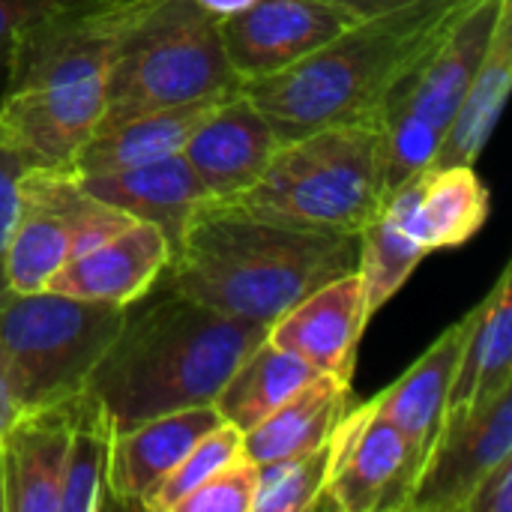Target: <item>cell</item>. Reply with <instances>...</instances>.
I'll return each instance as SVG.
<instances>
[{
  "label": "cell",
  "mask_w": 512,
  "mask_h": 512,
  "mask_svg": "<svg viewBox=\"0 0 512 512\" xmlns=\"http://www.w3.org/2000/svg\"><path fill=\"white\" fill-rule=\"evenodd\" d=\"M357 267V237L294 228L237 201H207L171 255V288L270 327L318 285Z\"/></svg>",
  "instance_id": "6da1fadb"
},
{
  "label": "cell",
  "mask_w": 512,
  "mask_h": 512,
  "mask_svg": "<svg viewBox=\"0 0 512 512\" xmlns=\"http://www.w3.org/2000/svg\"><path fill=\"white\" fill-rule=\"evenodd\" d=\"M474 0H417L357 18L339 36L240 90L261 108L279 141L327 126H375L393 87L435 48Z\"/></svg>",
  "instance_id": "7a4b0ae2"
},
{
  "label": "cell",
  "mask_w": 512,
  "mask_h": 512,
  "mask_svg": "<svg viewBox=\"0 0 512 512\" xmlns=\"http://www.w3.org/2000/svg\"><path fill=\"white\" fill-rule=\"evenodd\" d=\"M264 336V324L174 291L138 315L126 312L84 393L99 402L114 435L150 417L213 405L225 378Z\"/></svg>",
  "instance_id": "3957f363"
},
{
  "label": "cell",
  "mask_w": 512,
  "mask_h": 512,
  "mask_svg": "<svg viewBox=\"0 0 512 512\" xmlns=\"http://www.w3.org/2000/svg\"><path fill=\"white\" fill-rule=\"evenodd\" d=\"M141 0L54 18L18 36L6 60L0 147L42 168L72 165L93 138L114 36Z\"/></svg>",
  "instance_id": "277c9868"
},
{
  "label": "cell",
  "mask_w": 512,
  "mask_h": 512,
  "mask_svg": "<svg viewBox=\"0 0 512 512\" xmlns=\"http://www.w3.org/2000/svg\"><path fill=\"white\" fill-rule=\"evenodd\" d=\"M231 90L240 78L222 51L219 18L195 0H141L114 36L96 132Z\"/></svg>",
  "instance_id": "5b68a950"
},
{
  "label": "cell",
  "mask_w": 512,
  "mask_h": 512,
  "mask_svg": "<svg viewBox=\"0 0 512 512\" xmlns=\"http://www.w3.org/2000/svg\"><path fill=\"white\" fill-rule=\"evenodd\" d=\"M384 201L378 126H327L285 141L258 183L237 198L246 210L324 234H351Z\"/></svg>",
  "instance_id": "8992f818"
},
{
  "label": "cell",
  "mask_w": 512,
  "mask_h": 512,
  "mask_svg": "<svg viewBox=\"0 0 512 512\" xmlns=\"http://www.w3.org/2000/svg\"><path fill=\"white\" fill-rule=\"evenodd\" d=\"M132 306L0 291V354L24 411L78 396Z\"/></svg>",
  "instance_id": "52a82bcc"
},
{
  "label": "cell",
  "mask_w": 512,
  "mask_h": 512,
  "mask_svg": "<svg viewBox=\"0 0 512 512\" xmlns=\"http://www.w3.org/2000/svg\"><path fill=\"white\" fill-rule=\"evenodd\" d=\"M15 192L18 207L6 243V288L18 294L42 291L66 261L138 222L90 195L66 165L24 168Z\"/></svg>",
  "instance_id": "ba28073f"
},
{
  "label": "cell",
  "mask_w": 512,
  "mask_h": 512,
  "mask_svg": "<svg viewBox=\"0 0 512 512\" xmlns=\"http://www.w3.org/2000/svg\"><path fill=\"white\" fill-rule=\"evenodd\" d=\"M423 456L372 402L348 408L330 435V468L315 510L408 512Z\"/></svg>",
  "instance_id": "9c48e42d"
},
{
  "label": "cell",
  "mask_w": 512,
  "mask_h": 512,
  "mask_svg": "<svg viewBox=\"0 0 512 512\" xmlns=\"http://www.w3.org/2000/svg\"><path fill=\"white\" fill-rule=\"evenodd\" d=\"M354 21L348 9L327 0H255L219 21V39L234 75L246 84L285 72Z\"/></svg>",
  "instance_id": "30bf717a"
},
{
  "label": "cell",
  "mask_w": 512,
  "mask_h": 512,
  "mask_svg": "<svg viewBox=\"0 0 512 512\" xmlns=\"http://www.w3.org/2000/svg\"><path fill=\"white\" fill-rule=\"evenodd\" d=\"M507 456H512V387L444 420L408 512H459L471 489Z\"/></svg>",
  "instance_id": "8fae6325"
},
{
  "label": "cell",
  "mask_w": 512,
  "mask_h": 512,
  "mask_svg": "<svg viewBox=\"0 0 512 512\" xmlns=\"http://www.w3.org/2000/svg\"><path fill=\"white\" fill-rule=\"evenodd\" d=\"M279 147L282 141L261 108L234 90L192 132L183 159L213 201H237L258 183Z\"/></svg>",
  "instance_id": "7c38bea8"
},
{
  "label": "cell",
  "mask_w": 512,
  "mask_h": 512,
  "mask_svg": "<svg viewBox=\"0 0 512 512\" xmlns=\"http://www.w3.org/2000/svg\"><path fill=\"white\" fill-rule=\"evenodd\" d=\"M369 324L363 282L357 267L318 285L288 312H282L270 327L267 339L300 360L315 372L351 381L357 363V345Z\"/></svg>",
  "instance_id": "4fadbf2b"
},
{
  "label": "cell",
  "mask_w": 512,
  "mask_h": 512,
  "mask_svg": "<svg viewBox=\"0 0 512 512\" xmlns=\"http://www.w3.org/2000/svg\"><path fill=\"white\" fill-rule=\"evenodd\" d=\"M171 246L150 222H132L99 246L66 261L45 285V291L75 300L132 306L168 270Z\"/></svg>",
  "instance_id": "5bb4252c"
},
{
  "label": "cell",
  "mask_w": 512,
  "mask_h": 512,
  "mask_svg": "<svg viewBox=\"0 0 512 512\" xmlns=\"http://www.w3.org/2000/svg\"><path fill=\"white\" fill-rule=\"evenodd\" d=\"M216 423H222L216 408L201 405L150 417L117 432L111 441L105 477L108 504L123 510H147L162 480L174 471L186 450Z\"/></svg>",
  "instance_id": "9a60e30c"
},
{
  "label": "cell",
  "mask_w": 512,
  "mask_h": 512,
  "mask_svg": "<svg viewBox=\"0 0 512 512\" xmlns=\"http://www.w3.org/2000/svg\"><path fill=\"white\" fill-rule=\"evenodd\" d=\"M504 3L507 0H474L387 99H396L438 129H447L492 42Z\"/></svg>",
  "instance_id": "2e32d148"
},
{
  "label": "cell",
  "mask_w": 512,
  "mask_h": 512,
  "mask_svg": "<svg viewBox=\"0 0 512 512\" xmlns=\"http://www.w3.org/2000/svg\"><path fill=\"white\" fill-rule=\"evenodd\" d=\"M78 180L99 201L123 210L126 216L138 222L156 225L165 234L171 255L180 249L198 210L207 201H213L204 183L195 177V171L183 159V153L132 165V168H120V171H108V174L78 177Z\"/></svg>",
  "instance_id": "e0dca14e"
},
{
  "label": "cell",
  "mask_w": 512,
  "mask_h": 512,
  "mask_svg": "<svg viewBox=\"0 0 512 512\" xmlns=\"http://www.w3.org/2000/svg\"><path fill=\"white\" fill-rule=\"evenodd\" d=\"M387 201L405 216L426 252L468 243L486 225L492 207L474 165H429L396 186Z\"/></svg>",
  "instance_id": "ac0fdd59"
},
{
  "label": "cell",
  "mask_w": 512,
  "mask_h": 512,
  "mask_svg": "<svg viewBox=\"0 0 512 512\" xmlns=\"http://www.w3.org/2000/svg\"><path fill=\"white\" fill-rule=\"evenodd\" d=\"M75 396L24 411L0 444L9 512H57Z\"/></svg>",
  "instance_id": "d6986e66"
},
{
  "label": "cell",
  "mask_w": 512,
  "mask_h": 512,
  "mask_svg": "<svg viewBox=\"0 0 512 512\" xmlns=\"http://www.w3.org/2000/svg\"><path fill=\"white\" fill-rule=\"evenodd\" d=\"M512 270L504 267L486 300L465 315L459 363L447 399V417L465 414L512 387ZM444 417V420H447Z\"/></svg>",
  "instance_id": "ffe728a7"
},
{
  "label": "cell",
  "mask_w": 512,
  "mask_h": 512,
  "mask_svg": "<svg viewBox=\"0 0 512 512\" xmlns=\"http://www.w3.org/2000/svg\"><path fill=\"white\" fill-rule=\"evenodd\" d=\"M231 93H216V96L192 99V102H183V105L159 108V111L132 117V120H126V123H120L114 129L96 132L78 150V156L72 159L69 168L78 177H90V174H108V171L156 162V159H165V156H177V153H183L192 132Z\"/></svg>",
  "instance_id": "44dd1931"
},
{
  "label": "cell",
  "mask_w": 512,
  "mask_h": 512,
  "mask_svg": "<svg viewBox=\"0 0 512 512\" xmlns=\"http://www.w3.org/2000/svg\"><path fill=\"white\" fill-rule=\"evenodd\" d=\"M351 402V381L315 375L276 405L258 426L243 432V456L258 468L303 456L330 441Z\"/></svg>",
  "instance_id": "7402d4cb"
},
{
  "label": "cell",
  "mask_w": 512,
  "mask_h": 512,
  "mask_svg": "<svg viewBox=\"0 0 512 512\" xmlns=\"http://www.w3.org/2000/svg\"><path fill=\"white\" fill-rule=\"evenodd\" d=\"M462 333H465V318L447 327L399 381H393L381 396L372 399L375 411L414 444L423 462L447 417V399L459 363Z\"/></svg>",
  "instance_id": "603a6c76"
},
{
  "label": "cell",
  "mask_w": 512,
  "mask_h": 512,
  "mask_svg": "<svg viewBox=\"0 0 512 512\" xmlns=\"http://www.w3.org/2000/svg\"><path fill=\"white\" fill-rule=\"evenodd\" d=\"M512 84V0L501 6L492 42L456 108L450 117L441 147L432 165H477L486 150L498 117L507 105Z\"/></svg>",
  "instance_id": "cb8c5ba5"
},
{
  "label": "cell",
  "mask_w": 512,
  "mask_h": 512,
  "mask_svg": "<svg viewBox=\"0 0 512 512\" xmlns=\"http://www.w3.org/2000/svg\"><path fill=\"white\" fill-rule=\"evenodd\" d=\"M315 375L321 372L264 336L225 378L222 390L213 399V408L237 432H249Z\"/></svg>",
  "instance_id": "d4e9b609"
},
{
  "label": "cell",
  "mask_w": 512,
  "mask_h": 512,
  "mask_svg": "<svg viewBox=\"0 0 512 512\" xmlns=\"http://www.w3.org/2000/svg\"><path fill=\"white\" fill-rule=\"evenodd\" d=\"M426 255L429 252L414 237L405 216L384 198L357 234V273L363 282L369 321L402 291Z\"/></svg>",
  "instance_id": "484cf974"
},
{
  "label": "cell",
  "mask_w": 512,
  "mask_h": 512,
  "mask_svg": "<svg viewBox=\"0 0 512 512\" xmlns=\"http://www.w3.org/2000/svg\"><path fill=\"white\" fill-rule=\"evenodd\" d=\"M114 429L99 402L90 393H78L72 405L69 447L63 459L57 512H99L108 507L105 477Z\"/></svg>",
  "instance_id": "4316f807"
},
{
  "label": "cell",
  "mask_w": 512,
  "mask_h": 512,
  "mask_svg": "<svg viewBox=\"0 0 512 512\" xmlns=\"http://www.w3.org/2000/svg\"><path fill=\"white\" fill-rule=\"evenodd\" d=\"M378 138H381V165H384V198L429 168L441 147L444 129L411 111L408 105L387 99L378 111Z\"/></svg>",
  "instance_id": "83f0119b"
},
{
  "label": "cell",
  "mask_w": 512,
  "mask_h": 512,
  "mask_svg": "<svg viewBox=\"0 0 512 512\" xmlns=\"http://www.w3.org/2000/svg\"><path fill=\"white\" fill-rule=\"evenodd\" d=\"M330 468V441L273 465L258 468V489L252 512H306L315 510Z\"/></svg>",
  "instance_id": "f1b7e54d"
},
{
  "label": "cell",
  "mask_w": 512,
  "mask_h": 512,
  "mask_svg": "<svg viewBox=\"0 0 512 512\" xmlns=\"http://www.w3.org/2000/svg\"><path fill=\"white\" fill-rule=\"evenodd\" d=\"M243 456V432H237L231 423H216L210 432H204L186 456L174 465V471L162 480L156 495L150 498V512H174L177 504L192 495L204 480H210L219 468Z\"/></svg>",
  "instance_id": "f546056e"
},
{
  "label": "cell",
  "mask_w": 512,
  "mask_h": 512,
  "mask_svg": "<svg viewBox=\"0 0 512 512\" xmlns=\"http://www.w3.org/2000/svg\"><path fill=\"white\" fill-rule=\"evenodd\" d=\"M258 489V465L246 456L219 468L192 495H186L174 512H252Z\"/></svg>",
  "instance_id": "4dcf8cb0"
},
{
  "label": "cell",
  "mask_w": 512,
  "mask_h": 512,
  "mask_svg": "<svg viewBox=\"0 0 512 512\" xmlns=\"http://www.w3.org/2000/svg\"><path fill=\"white\" fill-rule=\"evenodd\" d=\"M126 3V0H0V72L6 75V60L18 36L27 30L48 24L54 18H66L75 12Z\"/></svg>",
  "instance_id": "1f68e13d"
},
{
  "label": "cell",
  "mask_w": 512,
  "mask_h": 512,
  "mask_svg": "<svg viewBox=\"0 0 512 512\" xmlns=\"http://www.w3.org/2000/svg\"><path fill=\"white\" fill-rule=\"evenodd\" d=\"M459 512H512V456L501 459L471 489Z\"/></svg>",
  "instance_id": "d6a6232c"
},
{
  "label": "cell",
  "mask_w": 512,
  "mask_h": 512,
  "mask_svg": "<svg viewBox=\"0 0 512 512\" xmlns=\"http://www.w3.org/2000/svg\"><path fill=\"white\" fill-rule=\"evenodd\" d=\"M21 171H24V162L0 147V291L6 288V243L12 234V222H15V207H18L15 186H18Z\"/></svg>",
  "instance_id": "836d02e7"
},
{
  "label": "cell",
  "mask_w": 512,
  "mask_h": 512,
  "mask_svg": "<svg viewBox=\"0 0 512 512\" xmlns=\"http://www.w3.org/2000/svg\"><path fill=\"white\" fill-rule=\"evenodd\" d=\"M21 414H24V405H21V399H18V390H15L9 363H6V357L0 354V444H3L6 432L12 429V423H15Z\"/></svg>",
  "instance_id": "e575fe53"
},
{
  "label": "cell",
  "mask_w": 512,
  "mask_h": 512,
  "mask_svg": "<svg viewBox=\"0 0 512 512\" xmlns=\"http://www.w3.org/2000/svg\"><path fill=\"white\" fill-rule=\"evenodd\" d=\"M327 3L348 9L354 18H372V15H381V12L402 9V6H408V3H417V0H327Z\"/></svg>",
  "instance_id": "d590c367"
},
{
  "label": "cell",
  "mask_w": 512,
  "mask_h": 512,
  "mask_svg": "<svg viewBox=\"0 0 512 512\" xmlns=\"http://www.w3.org/2000/svg\"><path fill=\"white\" fill-rule=\"evenodd\" d=\"M201 9H207L213 18H228V15H237V12H243V9H249L255 0H195Z\"/></svg>",
  "instance_id": "8d00e7d4"
},
{
  "label": "cell",
  "mask_w": 512,
  "mask_h": 512,
  "mask_svg": "<svg viewBox=\"0 0 512 512\" xmlns=\"http://www.w3.org/2000/svg\"><path fill=\"white\" fill-rule=\"evenodd\" d=\"M0 512H9V507H6V471H3V456H0Z\"/></svg>",
  "instance_id": "74e56055"
}]
</instances>
